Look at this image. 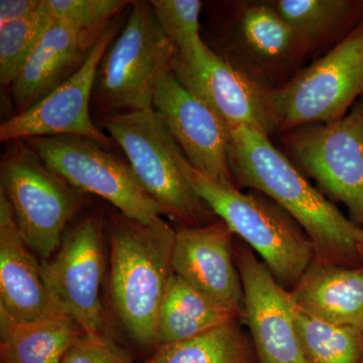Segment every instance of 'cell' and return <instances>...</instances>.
<instances>
[{
  "label": "cell",
  "mask_w": 363,
  "mask_h": 363,
  "mask_svg": "<svg viewBox=\"0 0 363 363\" xmlns=\"http://www.w3.org/2000/svg\"><path fill=\"white\" fill-rule=\"evenodd\" d=\"M360 363H363V357H362V362H360Z\"/></svg>",
  "instance_id": "cell-32"
},
{
  "label": "cell",
  "mask_w": 363,
  "mask_h": 363,
  "mask_svg": "<svg viewBox=\"0 0 363 363\" xmlns=\"http://www.w3.org/2000/svg\"><path fill=\"white\" fill-rule=\"evenodd\" d=\"M125 26L100 62L92 102L99 116L154 108L155 91L176 48L150 1H135Z\"/></svg>",
  "instance_id": "cell-5"
},
{
  "label": "cell",
  "mask_w": 363,
  "mask_h": 363,
  "mask_svg": "<svg viewBox=\"0 0 363 363\" xmlns=\"http://www.w3.org/2000/svg\"><path fill=\"white\" fill-rule=\"evenodd\" d=\"M234 240L219 218L207 225L182 226L176 230L172 267L177 276L242 320L243 288Z\"/></svg>",
  "instance_id": "cell-16"
},
{
  "label": "cell",
  "mask_w": 363,
  "mask_h": 363,
  "mask_svg": "<svg viewBox=\"0 0 363 363\" xmlns=\"http://www.w3.org/2000/svg\"><path fill=\"white\" fill-rule=\"evenodd\" d=\"M362 333H363V324H362Z\"/></svg>",
  "instance_id": "cell-31"
},
{
  "label": "cell",
  "mask_w": 363,
  "mask_h": 363,
  "mask_svg": "<svg viewBox=\"0 0 363 363\" xmlns=\"http://www.w3.org/2000/svg\"><path fill=\"white\" fill-rule=\"evenodd\" d=\"M101 218L89 215L64 236L52 259L40 264L57 307L88 337L104 335L100 289L104 274Z\"/></svg>",
  "instance_id": "cell-11"
},
{
  "label": "cell",
  "mask_w": 363,
  "mask_h": 363,
  "mask_svg": "<svg viewBox=\"0 0 363 363\" xmlns=\"http://www.w3.org/2000/svg\"><path fill=\"white\" fill-rule=\"evenodd\" d=\"M293 28L308 54L348 35L362 21L363 1L353 0H269Z\"/></svg>",
  "instance_id": "cell-22"
},
{
  "label": "cell",
  "mask_w": 363,
  "mask_h": 363,
  "mask_svg": "<svg viewBox=\"0 0 363 363\" xmlns=\"http://www.w3.org/2000/svg\"><path fill=\"white\" fill-rule=\"evenodd\" d=\"M223 4L224 13L214 25L212 51L264 87L285 85L308 55L293 28L267 1Z\"/></svg>",
  "instance_id": "cell-7"
},
{
  "label": "cell",
  "mask_w": 363,
  "mask_h": 363,
  "mask_svg": "<svg viewBox=\"0 0 363 363\" xmlns=\"http://www.w3.org/2000/svg\"><path fill=\"white\" fill-rule=\"evenodd\" d=\"M82 335L80 327L63 313L28 324L0 314V350L6 363H62Z\"/></svg>",
  "instance_id": "cell-21"
},
{
  "label": "cell",
  "mask_w": 363,
  "mask_h": 363,
  "mask_svg": "<svg viewBox=\"0 0 363 363\" xmlns=\"http://www.w3.org/2000/svg\"><path fill=\"white\" fill-rule=\"evenodd\" d=\"M363 95V18L346 37L289 82L272 89L279 135L342 118Z\"/></svg>",
  "instance_id": "cell-8"
},
{
  "label": "cell",
  "mask_w": 363,
  "mask_h": 363,
  "mask_svg": "<svg viewBox=\"0 0 363 363\" xmlns=\"http://www.w3.org/2000/svg\"><path fill=\"white\" fill-rule=\"evenodd\" d=\"M358 252H359V255L363 262V238L362 240L359 241V245H358Z\"/></svg>",
  "instance_id": "cell-30"
},
{
  "label": "cell",
  "mask_w": 363,
  "mask_h": 363,
  "mask_svg": "<svg viewBox=\"0 0 363 363\" xmlns=\"http://www.w3.org/2000/svg\"><path fill=\"white\" fill-rule=\"evenodd\" d=\"M0 190L26 245L38 257L49 259L82 207V193L52 171L26 140L7 143L0 162Z\"/></svg>",
  "instance_id": "cell-6"
},
{
  "label": "cell",
  "mask_w": 363,
  "mask_h": 363,
  "mask_svg": "<svg viewBox=\"0 0 363 363\" xmlns=\"http://www.w3.org/2000/svg\"><path fill=\"white\" fill-rule=\"evenodd\" d=\"M281 140L322 194L345 205L351 220L363 227V98L342 118L294 128Z\"/></svg>",
  "instance_id": "cell-9"
},
{
  "label": "cell",
  "mask_w": 363,
  "mask_h": 363,
  "mask_svg": "<svg viewBox=\"0 0 363 363\" xmlns=\"http://www.w3.org/2000/svg\"><path fill=\"white\" fill-rule=\"evenodd\" d=\"M234 253L243 288L242 320L257 363H309L296 330L290 291L279 285L247 243L235 240Z\"/></svg>",
  "instance_id": "cell-14"
},
{
  "label": "cell",
  "mask_w": 363,
  "mask_h": 363,
  "mask_svg": "<svg viewBox=\"0 0 363 363\" xmlns=\"http://www.w3.org/2000/svg\"><path fill=\"white\" fill-rule=\"evenodd\" d=\"M191 182L217 218L259 255L279 285L292 290L315 260L314 245L300 224L257 191L242 192L194 168Z\"/></svg>",
  "instance_id": "cell-4"
},
{
  "label": "cell",
  "mask_w": 363,
  "mask_h": 363,
  "mask_svg": "<svg viewBox=\"0 0 363 363\" xmlns=\"http://www.w3.org/2000/svg\"><path fill=\"white\" fill-rule=\"evenodd\" d=\"M98 121L123 150L138 181L164 215L187 227L218 219L193 187V167L156 109L99 116Z\"/></svg>",
  "instance_id": "cell-3"
},
{
  "label": "cell",
  "mask_w": 363,
  "mask_h": 363,
  "mask_svg": "<svg viewBox=\"0 0 363 363\" xmlns=\"http://www.w3.org/2000/svg\"><path fill=\"white\" fill-rule=\"evenodd\" d=\"M154 108L196 171L236 187L228 162L230 130L208 105L182 84L171 68L157 83Z\"/></svg>",
  "instance_id": "cell-15"
},
{
  "label": "cell",
  "mask_w": 363,
  "mask_h": 363,
  "mask_svg": "<svg viewBox=\"0 0 363 363\" xmlns=\"http://www.w3.org/2000/svg\"><path fill=\"white\" fill-rule=\"evenodd\" d=\"M135 1L128 0H45L54 23H64L98 40L117 16Z\"/></svg>",
  "instance_id": "cell-27"
},
{
  "label": "cell",
  "mask_w": 363,
  "mask_h": 363,
  "mask_svg": "<svg viewBox=\"0 0 363 363\" xmlns=\"http://www.w3.org/2000/svg\"><path fill=\"white\" fill-rule=\"evenodd\" d=\"M98 40L52 21L11 86L13 116L32 108L73 76Z\"/></svg>",
  "instance_id": "cell-18"
},
{
  "label": "cell",
  "mask_w": 363,
  "mask_h": 363,
  "mask_svg": "<svg viewBox=\"0 0 363 363\" xmlns=\"http://www.w3.org/2000/svg\"><path fill=\"white\" fill-rule=\"evenodd\" d=\"M108 224L114 311L136 342L157 345V316L174 272L176 230L162 218L143 224L119 212Z\"/></svg>",
  "instance_id": "cell-2"
},
{
  "label": "cell",
  "mask_w": 363,
  "mask_h": 363,
  "mask_svg": "<svg viewBox=\"0 0 363 363\" xmlns=\"http://www.w3.org/2000/svg\"><path fill=\"white\" fill-rule=\"evenodd\" d=\"M229 322L197 337L159 346L147 363H257L252 339Z\"/></svg>",
  "instance_id": "cell-23"
},
{
  "label": "cell",
  "mask_w": 363,
  "mask_h": 363,
  "mask_svg": "<svg viewBox=\"0 0 363 363\" xmlns=\"http://www.w3.org/2000/svg\"><path fill=\"white\" fill-rule=\"evenodd\" d=\"M235 320L240 319L173 272L157 316V347L197 337Z\"/></svg>",
  "instance_id": "cell-20"
},
{
  "label": "cell",
  "mask_w": 363,
  "mask_h": 363,
  "mask_svg": "<svg viewBox=\"0 0 363 363\" xmlns=\"http://www.w3.org/2000/svg\"><path fill=\"white\" fill-rule=\"evenodd\" d=\"M43 0H1L0 26L25 20L42 6Z\"/></svg>",
  "instance_id": "cell-29"
},
{
  "label": "cell",
  "mask_w": 363,
  "mask_h": 363,
  "mask_svg": "<svg viewBox=\"0 0 363 363\" xmlns=\"http://www.w3.org/2000/svg\"><path fill=\"white\" fill-rule=\"evenodd\" d=\"M52 171L82 194L96 195L131 220L150 224L164 212L145 191L128 160L78 135L26 140Z\"/></svg>",
  "instance_id": "cell-10"
},
{
  "label": "cell",
  "mask_w": 363,
  "mask_h": 363,
  "mask_svg": "<svg viewBox=\"0 0 363 363\" xmlns=\"http://www.w3.org/2000/svg\"><path fill=\"white\" fill-rule=\"evenodd\" d=\"M52 23L45 0L25 20L0 26V82L9 86L20 75L30 55Z\"/></svg>",
  "instance_id": "cell-25"
},
{
  "label": "cell",
  "mask_w": 363,
  "mask_h": 363,
  "mask_svg": "<svg viewBox=\"0 0 363 363\" xmlns=\"http://www.w3.org/2000/svg\"><path fill=\"white\" fill-rule=\"evenodd\" d=\"M157 21L176 48V56L189 58L206 47L201 37L200 0H152Z\"/></svg>",
  "instance_id": "cell-26"
},
{
  "label": "cell",
  "mask_w": 363,
  "mask_h": 363,
  "mask_svg": "<svg viewBox=\"0 0 363 363\" xmlns=\"http://www.w3.org/2000/svg\"><path fill=\"white\" fill-rule=\"evenodd\" d=\"M172 71L229 130L247 126L267 136L279 135L272 91L227 64L206 45L189 58L174 57Z\"/></svg>",
  "instance_id": "cell-13"
},
{
  "label": "cell",
  "mask_w": 363,
  "mask_h": 363,
  "mask_svg": "<svg viewBox=\"0 0 363 363\" xmlns=\"http://www.w3.org/2000/svg\"><path fill=\"white\" fill-rule=\"evenodd\" d=\"M62 363H131L126 351L111 339L82 335L67 351Z\"/></svg>",
  "instance_id": "cell-28"
},
{
  "label": "cell",
  "mask_w": 363,
  "mask_h": 363,
  "mask_svg": "<svg viewBox=\"0 0 363 363\" xmlns=\"http://www.w3.org/2000/svg\"><path fill=\"white\" fill-rule=\"evenodd\" d=\"M298 341L309 363H360L363 333L357 327L327 323L294 304Z\"/></svg>",
  "instance_id": "cell-24"
},
{
  "label": "cell",
  "mask_w": 363,
  "mask_h": 363,
  "mask_svg": "<svg viewBox=\"0 0 363 363\" xmlns=\"http://www.w3.org/2000/svg\"><path fill=\"white\" fill-rule=\"evenodd\" d=\"M35 255L0 190V314L16 323H33L63 313L45 286Z\"/></svg>",
  "instance_id": "cell-17"
},
{
  "label": "cell",
  "mask_w": 363,
  "mask_h": 363,
  "mask_svg": "<svg viewBox=\"0 0 363 363\" xmlns=\"http://www.w3.org/2000/svg\"><path fill=\"white\" fill-rule=\"evenodd\" d=\"M294 304L310 316L335 325L363 324V266L314 262L290 291Z\"/></svg>",
  "instance_id": "cell-19"
},
{
  "label": "cell",
  "mask_w": 363,
  "mask_h": 363,
  "mask_svg": "<svg viewBox=\"0 0 363 363\" xmlns=\"http://www.w3.org/2000/svg\"><path fill=\"white\" fill-rule=\"evenodd\" d=\"M121 25V16H117L97 40L85 63L73 76L32 108L2 123L0 142L11 143L43 136L78 135L90 138L109 149L113 140L93 123L90 106L98 67Z\"/></svg>",
  "instance_id": "cell-12"
},
{
  "label": "cell",
  "mask_w": 363,
  "mask_h": 363,
  "mask_svg": "<svg viewBox=\"0 0 363 363\" xmlns=\"http://www.w3.org/2000/svg\"><path fill=\"white\" fill-rule=\"evenodd\" d=\"M228 162L236 188L262 193L300 224L314 245V262L363 266L358 252L363 227L313 187L269 136L247 126L230 128Z\"/></svg>",
  "instance_id": "cell-1"
}]
</instances>
